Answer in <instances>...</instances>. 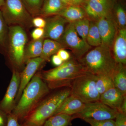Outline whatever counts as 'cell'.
I'll return each instance as SVG.
<instances>
[{
  "mask_svg": "<svg viewBox=\"0 0 126 126\" xmlns=\"http://www.w3.org/2000/svg\"><path fill=\"white\" fill-rule=\"evenodd\" d=\"M85 103L77 97L70 94L64 100L54 115L65 113L70 115H76L83 109Z\"/></svg>",
  "mask_w": 126,
  "mask_h": 126,
  "instance_id": "obj_17",
  "label": "cell"
},
{
  "mask_svg": "<svg viewBox=\"0 0 126 126\" xmlns=\"http://www.w3.org/2000/svg\"><path fill=\"white\" fill-rule=\"evenodd\" d=\"M77 118L76 115L59 113L48 118L43 126H72V120Z\"/></svg>",
  "mask_w": 126,
  "mask_h": 126,
  "instance_id": "obj_23",
  "label": "cell"
},
{
  "mask_svg": "<svg viewBox=\"0 0 126 126\" xmlns=\"http://www.w3.org/2000/svg\"><path fill=\"white\" fill-rule=\"evenodd\" d=\"M5 1V0H0V9L4 4Z\"/></svg>",
  "mask_w": 126,
  "mask_h": 126,
  "instance_id": "obj_42",
  "label": "cell"
},
{
  "mask_svg": "<svg viewBox=\"0 0 126 126\" xmlns=\"http://www.w3.org/2000/svg\"><path fill=\"white\" fill-rule=\"evenodd\" d=\"M118 112L109 107L100 101L85 103L82 110L77 115V118H90L94 120L114 119Z\"/></svg>",
  "mask_w": 126,
  "mask_h": 126,
  "instance_id": "obj_9",
  "label": "cell"
},
{
  "mask_svg": "<svg viewBox=\"0 0 126 126\" xmlns=\"http://www.w3.org/2000/svg\"><path fill=\"white\" fill-rule=\"evenodd\" d=\"M24 5L32 17L40 15L44 0H21Z\"/></svg>",
  "mask_w": 126,
  "mask_h": 126,
  "instance_id": "obj_27",
  "label": "cell"
},
{
  "mask_svg": "<svg viewBox=\"0 0 126 126\" xmlns=\"http://www.w3.org/2000/svg\"><path fill=\"white\" fill-rule=\"evenodd\" d=\"M0 10L7 26H18L23 29L29 28L33 26V17L21 0H5Z\"/></svg>",
  "mask_w": 126,
  "mask_h": 126,
  "instance_id": "obj_5",
  "label": "cell"
},
{
  "mask_svg": "<svg viewBox=\"0 0 126 126\" xmlns=\"http://www.w3.org/2000/svg\"><path fill=\"white\" fill-rule=\"evenodd\" d=\"M86 41L91 47H96L101 45V39L96 21H95L90 20V27Z\"/></svg>",
  "mask_w": 126,
  "mask_h": 126,
  "instance_id": "obj_24",
  "label": "cell"
},
{
  "mask_svg": "<svg viewBox=\"0 0 126 126\" xmlns=\"http://www.w3.org/2000/svg\"><path fill=\"white\" fill-rule=\"evenodd\" d=\"M8 32L7 25L0 10V46L2 48L7 47Z\"/></svg>",
  "mask_w": 126,
  "mask_h": 126,
  "instance_id": "obj_28",
  "label": "cell"
},
{
  "mask_svg": "<svg viewBox=\"0 0 126 126\" xmlns=\"http://www.w3.org/2000/svg\"><path fill=\"white\" fill-rule=\"evenodd\" d=\"M83 119L91 126H116L115 121L113 119L104 120H94L90 118H84Z\"/></svg>",
  "mask_w": 126,
  "mask_h": 126,
  "instance_id": "obj_30",
  "label": "cell"
},
{
  "mask_svg": "<svg viewBox=\"0 0 126 126\" xmlns=\"http://www.w3.org/2000/svg\"><path fill=\"white\" fill-rule=\"evenodd\" d=\"M97 76L87 72L72 82L70 94L84 103L99 101L100 94L96 87Z\"/></svg>",
  "mask_w": 126,
  "mask_h": 126,
  "instance_id": "obj_6",
  "label": "cell"
},
{
  "mask_svg": "<svg viewBox=\"0 0 126 126\" xmlns=\"http://www.w3.org/2000/svg\"><path fill=\"white\" fill-rule=\"evenodd\" d=\"M125 65L121 63H117L112 78L114 87L126 95V70Z\"/></svg>",
  "mask_w": 126,
  "mask_h": 126,
  "instance_id": "obj_19",
  "label": "cell"
},
{
  "mask_svg": "<svg viewBox=\"0 0 126 126\" xmlns=\"http://www.w3.org/2000/svg\"><path fill=\"white\" fill-rule=\"evenodd\" d=\"M32 25L36 28H44L46 25V20L41 16L33 17L32 20Z\"/></svg>",
  "mask_w": 126,
  "mask_h": 126,
  "instance_id": "obj_31",
  "label": "cell"
},
{
  "mask_svg": "<svg viewBox=\"0 0 126 126\" xmlns=\"http://www.w3.org/2000/svg\"><path fill=\"white\" fill-rule=\"evenodd\" d=\"M46 21L44 38L59 41L64 32L65 25L69 22L59 15L50 16Z\"/></svg>",
  "mask_w": 126,
  "mask_h": 126,
  "instance_id": "obj_12",
  "label": "cell"
},
{
  "mask_svg": "<svg viewBox=\"0 0 126 126\" xmlns=\"http://www.w3.org/2000/svg\"><path fill=\"white\" fill-rule=\"evenodd\" d=\"M116 23L119 29L126 28V14L123 7L120 5H118L115 10Z\"/></svg>",
  "mask_w": 126,
  "mask_h": 126,
  "instance_id": "obj_29",
  "label": "cell"
},
{
  "mask_svg": "<svg viewBox=\"0 0 126 126\" xmlns=\"http://www.w3.org/2000/svg\"><path fill=\"white\" fill-rule=\"evenodd\" d=\"M20 82V74L14 70L7 91L0 103V109L7 115L11 113L15 108V98L18 93Z\"/></svg>",
  "mask_w": 126,
  "mask_h": 126,
  "instance_id": "obj_11",
  "label": "cell"
},
{
  "mask_svg": "<svg viewBox=\"0 0 126 126\" xmlns=\"http://www.w3.org/2000/svg\"><path fill=\"white\" fill-rule=\"evenodd\" d=\"M44 28H36L31 33V36L33 40H38L44 38Z\"/></svg>",
  "mask_w": 126,
  "mask_h": 126,
  "instance_id": "obj_33",
  "label": "cell"
},
{
  "mask_svg": "<svg viewBox=\"0 0 126 126\" xmlns=\"http://www.w3.org/2000/svg\"><path fill=\"white\" fill-rule=\"evenodd\" d=\"M111 50L101 45L88 52L78 61L88 73L97 76L112 77L117 63Z\"/></svg>",
  "mask_w": 126,
  "mask_h": 126,
  "instance_id": "obj_2",
  "label": "cell"
},
{
  "mask_svg": "<svg viewBox=\"0 0 126 126\" xmlns=\"http://www.w3.org/2000/svg\"><path fill=\"white\" fill-rule=\"evenodd\" d=\"M49 88L43 81L41 74L34 75L23 90L19 101L11 113L17 117L19 121H22L49 93Z\"/></svg>",
  "mask_w": 126,
  "mask_h": 126,
  "instance_id": "obj_1",
  "label": "cell"
},
{
  "mask_svg": "<svg viewBox=\"0 0 126 126\" xmlns=\"http://www.w3.org/2000/svg\"><path fill=\"white\" fill-rule=\"evenodd\" d=\"M101 3L110 10H112L114 5V0H92Z\"/></svg>",
  "mask_w": 126,
  "mask_h": 126,
  "instance_id": "obj_36",
  "label": "cell"
},
{
  "mask_svg": "<svg viewBox=\"0 0 126 126\" xmlns=\"http://www.w3.org/2000/svg\"><path fill=\"white\" fill-rule=\"evenodd\" d=\"M52 63L57 67L61 65L64 62L56 54L53 55L52 56Z\"/></svg>",
  "mask_w": 126,
  "mask_h": 126,
  "instance_id": "obj_38",
  "label": "cell"
},
{
  "mask_svg": "<svg viewBox=\"0 0 126 126\" xmlns=\"http://www.w3.org/2000/svg\"><path fill=\"white\" fill-rule=\"evenodd\" d=\"M75 29L79 37L86 41L89 27L90 20L87 17L73 22Z\"/></svg>",
  "mask_w": 126,
  "mask_h": 126,
  "instance_id": "obj_25",
  "label": "cell"
},
{
  "mask_svg": "<svg viewBox=\"0 0 126 126\" xmlns=\"http://www.w3.org/2000/svg\"><path fill=\"white\" fill-rule=\"evenodd\" d=\"M101 39V45L112 48L117 33V25L113 17H104L96 21Z\"/></svg>",
  "mask_w": 126,
  "mask_h": 126,
  "instance_id": "obj_10",
  "label": "cell"
},
{
  "mask_svg": "<svg viewBox=\"0 0 126 126\" xmlns=\"http://www.w3.org/2000/svg\"><path fill=\"white\" fill-rule=\"evenodd\" d=\"M44 38L33 40L26 46L25 48L24 61L26 63L28 60L40 57L42 53Z\"/></svg>",
  "mask_w": 126,
  "mask_h": 126,
  "instance_id": "obj_22",
  "label": "cell"
},
{
  "mask_svg": "<svg viewBox=\"0 0 126 126\" xmlns=\"http://www.w3.org/2000/svg\"><path fill=\"white\" fill-rule=\"evenodd\" d=\"M115 119L116 126H126V114L118 112Z\"/></svg>",
  "mask_w": 126,
  "mask_h": 126,
  "instance_id": "obj_32",
  "label": "cell"
},
{
  "mask_svg": "<svg viewBox=\"0 0 126 126\" xmlns=\"http://www.w3.org/2000/svg\"><path fill=\"white\" fill-rule=\"evenodd\" d=\"M87 73L79 61L70 58L56 68L44 71L41 76L50 88L63 86L70 88L75 79Z\"/></svg>",
  "mask_w": 126,
  "mask_h": 126,
  "instance_id": "obj_4",
  "label": "cell"
},
{
  "mask_svg": "<svg viewBox=\"0 0 126 126\" xmlns=\"http://www.w3.org/2000/svg\"><path fill=\"white\" fill-rule=\"evenodd\" d=\"M126 97V95L114 87L101 94L99 101L119 112L121 105Z\"/></svg>",
  "mask_w": 126,
  "mask_h": 126,
  "instance_id": "obj_16",
  "label": "cell"
},
{
  "mask_svg": "<svg viewBox=\"0 0 126 126\" xmlns=\"http://www.w3.org/2000/svg\"><path fill=\"white\" fill-rule=\"evenodd\" d=\"M65 47L61 43L49 39H45L43 42L41 57L45 61H48L50 56L56 54L58 51Z\"/></svg>",
  "mask_w": 126,
  "mask_h": 126,
  "instance_id": "obj_21",
  "label": "cell"
},
{
  "mask_svg": "<svg viewBox=\"0 0 126 126\" xmlns=\"http://www.w3.org/2000/svg\"><path fill=\"white\" fill-rule=\"evenodd\" d=\"M6 126H22L20 124L18 118L12 113L8 115V120Z\"/></svg>",
  "mask_w": 126,
  "mask_h": 126,
  "instance_id": "obj_34",
  "label": "cell"
},
{
  "mask_svg": "<svg viewBox=\"0 0 126 126\" xmlns=\"http://www.w3.org/2000/svg\"><path fill=\"white\" fill-rule=\"evenodd\" d=\"M65 7L72 5L71 0H59Z\"/></svg>",
  "mask_w": 126,
  "mask_h": 126,
  "instance_id": "obj_41",
  "label": "cell"
},
{
  "mask_svg": "<svg viewBox=\"0 0 126 126\" xmlns=\"http://www.w3.org/2000/svg\"><path fill=\"white\" fill-rule=\"evenodd\" d=\"M27 41V34L23 28L18 26H9L7 47L11 59L18 67L24 63L25 50Z\"/></svg>",
  "mask_w": 126,
  "mask_h": 126,
  "instance_id": "obj_7",
  "label": "cell"
},
{
  "mask_svg": "<svg viewBox=\"0 0 126 126\" xmlns=\"http://www.w3.org/2000/svg\"><path fill=\"white\" fill-rule=\"evenodd\" d=\"M58 15L65 18L69 23L87 17L82 7L73 5L64 7Z\"/></svg>",
  "mask_w": 126,
  "mask_h": 126,
  "instance_id": "obj_18",
  "label": "cell"
},
{
  "mask_svg": "<svg viewBox=\"0 0 126 126\" xmlns=\"http://www.w3.org/2000/svg\"><path fill=\"white\" fill-rule=\"evenodd\" d=\"M112 54L117 63L126 64V29H119L113 44Z\"/></svg>",
  "mask_w": 126,
  "mask_h": 126,
  "instance_id": "obj_15",
  "label": "cell"
},
{
  "mask_svg": "<svg viewBox=\"0 0 126 126\" xmlns=\"http://www.w3.org/2000/svg\"><path fill=\"white\" fill-rule=\"evenodd\" d=\"M70 94V88H67L48 97L32 110L22 120L21 125L22 126H43L46 121L53 115Z\"/></svg>",
  "mask_w": 126,
  "mask_h": 126,
  "instance_id": "obj_3",
  "label": "cell"
},
{
  "mask_svg": "<svg viewBox=\"0 0 126 126\" xmlns=\"http://www.w3.org/2000/svg\"><path fill=\"white\" fill-rule=\"evenodd\" d=\"M58 42L65 47L71 50L75 56L79 60L91 49L86 41L81 39L75 30L73 23H68Z\"/></svg>",
  "mask_w": 126,
  "mask_h": 126,
  "instance_id": "obj_8",
  "label": "cell"
},
{
  "mask_svg": "<svg viewBox=\"0 0 126 126\" xmlns=\"http://www.w3.org/2000/svg\"><path fill=\"white\" fill-rule=\"evenodd\" d=\"M119 112L122 113L126 114V97H125L121 105Z\"/></svg>",
  "mask_w": 126,
  "mask_h": 126,
  "instance_id": "obj_40",
  "label": "cell"
},
{
  "mask_svg": "<svg viewBox=\"0 0 126 126\" xmlns=\"http://www.w3.org/2000/svg\"><path fill=\"white\" fill-rule=\"evenodd\" d=\"M86 0H71V4L73 5L82 6Z\"/></svg>",
  "mask_w": 126,
  "mask_h": 126,
  "instance_id": "obj_39",
  "label": "cell"
},
{
  "mask_svg": "<svg viewBox=\"0 0 126 126\" xmlns=\"http://www.w3.org/2000/svg\"><path fill=\"white\" fill-rule=\"evenodd\" d=\"M56 54L63 62L67 61L70 58V54L64 48H61L60 49Z\"/></svg>",
  "mask_w": 126,
  "mask_h": 126,
  "instance_id": "obj_35",
  "label": "cell"
},
{
  "mask_svg": "<svg viewBox=\"0 0 126 126\" xmlns=\"http://www.w3.org/2000/svg\"><path fill=\"white\" fill-rule=\"evenodd\" d=\"M82 6L87 16L92 19L91 20L96 21L104 17H113L111 11L96 1L87 0Z\"/></svg>",
  "mask_w": 126,
  "mask_h": 126,
  "instance_id": "obj_14",
  "label": "cell"
},
{
  "mask_svg": "<svg viewBox=\"0 0 126 126\" xmlns=\"http://www.w3.org/2000/svg\"><path fill=\"white\" fill-rule=\"evenodd\" d=\"M65 7L59 0H44L40 16L48 17L58 15Z\"/></svg>",
  "mask_w": 126,
  "mask_h": 126,
  "instance_id": "obj_20",
  "label": "cell"
},
{
  "mask_svg": "<svg viewBox=\"0 0 126 126\" xmlns=\"http://www.w3.org/2000/svg\"><path fill=\"white\" fill-rule=\"evenodd\" d=\"M96 87L100 95L110 88L114 87L112 77L105 75L97 76Z\"/></svg>",
  "mask_w": 126,
  "mask_h": 126,
  "instance_id": "obj_26",
  "label": "cell"
},
{
  "mask_svg": "<svg viewBox=\"0 0 126 126\" xmlns=\"http://www.w3.org/2000/svg\"><path fill=\"white\" fill-rule=\"evenodd\" d=\"M8 115L7 113L0 109V126H6Z\"/></svg>",
  "mask_w": 126,
  "mask_h": 126,
  "instance_id": "obj_37",
  "label": "cell"
},
{
  "mask_svg": "<svg viewBox=\"0 0 126 126\" xmlns=\"http://www.w3.org/2000/svg\"><path fill=\"white\" fill-rule=\"evenodd\" d=\"M45 61L44 60L39 57L31 59L26 62V66L20 74L19 87L16 98L17 100L19 99L25 88L31 80L37 70Z\"/></svg>",
  "mask_w": 126,
  "mask_h": 126,
  "instance_id": "obj_13",
  "label": "cell"
}]
</instances>
